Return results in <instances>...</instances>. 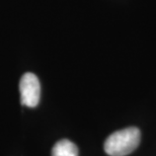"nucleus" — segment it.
I'll return each instance as SVG.
<instances>
[{"label":"nucleus","mask_w":156,"mask_h":156,"mask_svg":"<svg viewBox=\"0 0 156 156\" xmlns=\"http://www.w3.org/2000/svg\"><path fill=\"white\" fill-rule=\"evenodd\" d=\"M140 138L138 128L130 127L116 131L105 140V151L110 156H126L138 147Z\"/></svg>","instance_id":"f257e3e1"},{"label":"nucleus","mask_w":156,"mask_h":156,"mask_svg":"<svg viewBox=\"0 0 156 156\" xmlns=\"http://www.w3.org/2000/svg\"><path fill=\"white\" fill-rule=\"evenodd\" d=\"M20 92L21 104L29 108L38 105L41 98V84L34 73L23 74L20 82Z\"/></svg>","instance_id":"f03ea898"},{"label":"nucleus","mask_w":156,"mask_h":156,"mask_svg":"<svg viewBox=\"0 0 156 156\" xmlns=\"http://www.w3.org/2000/svg\"><path fill=\"white\" fill-rule=\"evenodd\" d=\"M52 156H78L77 146L67 139L60 140L53 147Z\"/></svg>","instance_id":"7ed1b4c3"}]
</instances>
